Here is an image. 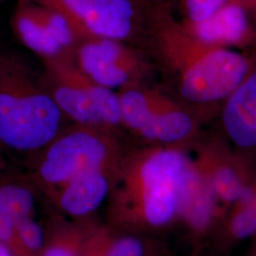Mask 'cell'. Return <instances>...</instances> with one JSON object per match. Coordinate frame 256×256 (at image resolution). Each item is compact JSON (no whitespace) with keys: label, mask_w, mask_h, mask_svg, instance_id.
I'll use <instances>...</instances> for the list:
<instances>
[{"label":"cell","mask_w":256,"mask_h":256,"mask_svg":"<svg viewBox=\"0 0 256 256\" xmlns=\"http://www.w3.org/2000/svg\"><path fill=\"white\" fill-rule=\"evenodd\" d=\"M102 256H144V247L137 238L124 236L113 241Z\"/></svg>","instance_id":"obj_21"},{"label":"cell","mask_w":256,"mask_h":256,"mask_svg":"<svg viewBox=\"0 0 256 256\" xmlns=\"http://www.w3.org/2000/svg\"><path fill=\"white\" fill-rule=\"evenodd\" d=\"M131 1L148 12H153L156 10L172 4L171 0H131Z\"/></svg>","instance_id":"obj_23"},{"label":"cell","mask_w":256,"mask_h":256,"mask_svg":"<svg viewBox=\"0 0 256 256\" xmlns=\"http://www.w3.org/2000/svg\"><path fill=\"white\" fill-rule=\"evenodd\" d=\"M164 92L148 82H136L117 90L122 128L142 138L155 114Z\"/></svg>","instance_id":"obj_14"},{"label":"cell","mask_w":256,"mask_h":256,"mask_svg":"<svg viewBox=\"0 0 256 256\" xmlns=\"http://www.w3.org/2000/svg\"><path fill=\"white\" fill-rule=\"evenodd\" d=\"M115 170H93L81 174L60 187L59 202L64 212L84 216L97 210L106 198Z\"/></svg>","instance_id":"obj_13"},{"label":"cell","mask_w":256,"mask_h":256,"mask_svg":"<svg viewBox=\"0 0 256 256\" xmlns=\"http://www.w3.org/2000/svg\"><path fill=\"white\" fill-rule=\"evenodd\" d=\"M16 245L28 252H37L44 244L42 228L30 216L16 220Z\"/></svg>","instance_id":"obj_20"},{"label":"cell","mask_w":256,"mask_h":256,"mask_svg":"<svg viewBox=\"0 0 256 256\" xmlns=\"http://www.w3.org/2000/svg\"><path fill=\"white\" fill-rule=\"evenodd\" d=\"M180 22L192 36L210 46L238 52L256 46V18L240 3L228 4L202 21Z\"/></svg>","instance_id":"obj_8"},{"label":"cell","mask_w":256,"mask_h":256,"mask_svg":"<svg viewBox=\"0 0 256 256\" xmlns=\"http://www.w3.org/2000/svg\"><path fill=\"white\" fill-rule=\"evenodd\" d=\"M41 76L58 108L70 124L122 128L117 92L92 81L72 59L42 62Z\"/></svg>","instance_id":"obj_5"},{"label":"cell","mask_w":256,"mask_h":256,"mask_svg":"<svg viewBox=\"0 0 256 256\" xmlns=\"http://www.w3.org/2000/svg\"><path fill=\"white\" fill-rule=\"evenodd\" d=\"M66 122L41 72L18 54L0 52V142L20 152H38Z\"/></svg>","instance_id":"obj_2"},{"label":"cell","mask_w":256,"mask_h":256,"mask_svg":"<svg viewBox=\"0 0 256 256\" xmlns=\"http://www.w3.org/2000/svg\"><path fill=\"white\" fill-rule=\"evenodd\" d=\"M30 1L63 14L86 37L116 39L147 52L154 12H148L131 0Z\"/></svg>","instance_id":"obj_6"},{"label":"cell","mask_w":256,"mask_h":256,"mask_svg":"<svg viewBox=\"0 0 256 256\" xmlns=\"http://www.w3.org/2000/svg\"><path fill=\"white\" fill-rule=\"evenodd\" d=\"M182 21L198 22L210 18L222 7L230 3L247 6L256 18V0H176Z\"/></svg>","instance_id":"obj_18"},{"label":"cell","mask_w":256,"mask_h":256,"mask_svg":"<svg viewBox=\"0 0 256 256\" xmlns=\"http://www.w3.org/2000/svg\"><path fill=\"white\" fill-rule=\"evenodd\" d=\"M0 256H14L12 248L0 241Z\"/></svg>","instance_id":"obj_25"},{"label":"cell","mask_w":256,"mask_h":256,"mask_svg":"<svg viewBox=\"0 0 256 256\" xmlns=\"http://www.w3.org/2000/svg\"><path fill=\"white\" fill-rule=\"evenodd\" d=\"M194 160L216 200L239 203L248 185L241 166L232 156L218 146L209 144Z\"/></svg>","instance_id":"obj_11"},{"label":"cell","mask_w":256,"mask_h":256,"mask_svg":"<svg viewBox=\"0 0 256 256\" xmlns=\"http://www.w3.org/2000/svg\"><path fill=\"white\" fill-rule=\"evenodd\" d=\"M221 124L236 146L256 149V68L221 104Z\"/></svg>","instance_id":"obj_9"},{"label":"cell","mask_w":256,"mask_h":256,"mask_svg":"<svg viewBox=\"0 0 256 256\" xmlns=\"http://www.w3.org/2000/svg\"><path fill=\"white\" fill-rule=\"evenodd\" d=\"M34 205L32 191L20 183H0V209L10 214L14 220L30 216Z\"/></svg>","instance_id":"obj_17"},{"label":"cell","mask_w":256,"mask_h":256,"mask_svg":"<svg viewBox=\"0 0 256 256\" xmlns=\"http://www.w3.org/2000/svg\"></svg>","instance_id":"obj_26"},{"label":"cell","mask_w":256,"mask_h":256,"mask_svg":"<svg viewBox=\"0 0 256 256\" xmlns=\"http://www.w3.org/2000/svg\"><path fill=\"white\" fill-rule=\"evenodd\" d=\"M43 256H77V254L66 246L54 245L46 248Z\"/></svg>","instance_id":"obj_24"},{"label":"cell","mask_w":256,"mask_h":256,"mask_svg":"<svg viewBox=\"0 0 256 256\" xmlns=\"http://www.w3.org/2000/svg\"><path fill=\"white\" fill-rule=\"evenodd\" d=\"M128 190L142 218L154 227L168 225L182 216L184 205L203 178L196 160L180 147L158 146L134 156L124 168Z\"/></svg>","instance_id":"obj_3"},{"label":"cell","mask_w":256,"mask_h":256,"mask_svg":"<svg viewBox=\"0 0 256 256\" xmlns=\"http://www.w3.org/2000/svg\"><path fill=\"white\" fill-rule=\"evenodd\" d=\"M72 61L92 81L115 92L131 84L148 82L156 70L144 50L104 37L84 39Z\"/></svg>","instance_id":"obj_7"},{"label":"cell","mask_w":256,"mask_h":256,"mask_svg":"<svg viewBox=\"0 0 256 256\" xmlns=\"http://www.w3.org/2000/svg\"><path fill=\"white\" fill-rule=\"evenodd\" d=\"M147 54L171 80L176 97L194 110L222 104L256 68L246 52L210 46L192 36L174 18L172 4L151 18Z\"/></svg>","instance_id":"obj_1"},{"label":"cell","mask_w":256,"mask_h":256,"mask_svg":"<svg viewBox=\"0 0 256 256\" xmlns=\"http://www.w3.org/2000/svg\"><path fill=\"white\" fill-rule=\"evenodd\" d=\"M10 26L19 43L38 56L42 62L70 59L50 36L34 2L16 0Z\"/></svg>","instance_id":"obj_12"},{"label":"cell","mask_w":256,"mask_h":256,"mask_svg":"<svg viewBox=\"0 0 256 256\" xmlns=\"http://www.w3.org/2000/svg\"><path fill=\"white\" fill-rule=\"evenodd\" d=\"M196 111L164 92L155 114L142 138L158 146L180 147L198 135Z\"/></svg>","instance_id":"obj_10"},{"label":"cell","mask_w":256,"mask_h":256,"mask_svg":"<svg viewBox=\"0 0 256 256\" xmlns=\"http://www.w3.org/2000/svg\"><path fill=\"white\" fill-rule=\"evenodd\" d=\"M0 241L9 246L12 252L16 246V220L2 209H0Z\"/></svg>","instance_id":"obj_22"},{"label":"cell","mask_w":256,"mask_h":256,"mask_svg":"<svg viewBox=\"0 0 256 256\" xmlns=\"http://www.w3.org/2000/svg\"><path fill=\"white\" fill-rule=\"evenodd\" d=\"M230 229L238 239L256 236V194L252 202L239 205V210L230 220Z\"/></svg>","instance_id":"obj_19"},{"label":"cell","mask_w":256,"mask_h":256,"mask_svg":"<svg viewBox=\"0 0 256 256\" xmlns=\"http://www.w3.org/2000/svg\"><path fill=\"white\" fill-rule=\"evenodd\" d=\"M115 132L102 126H66L40 152L37 178L60 188L74 178L93 170L120 171V156Z\"/></svg>","instance_id":"obj_4"},{"label":"cell","mask_w":256,"mask_h":256,"mask_svg":"<svg viewBox=\"0 0 256 256\" xmlns=\"http://www.w3.org/2000/svg\"><path fill=\"white\" fill-rule=\"evenodd\" d=\"M36 4L39 16L46 26L50 36L55 43L62 48L64 54L72 59L76 46L84 39L88 37L86 36L63 14L46 6L39 5L37 3Z\"/></svg>","instance_id":"obj_15"},{"label":"cell","mask_w":256,"mask_h":256,"mask_svg":"<svg viewBox=\"0 0 256 256\" xmlns=\"http://www.w3.org/2000/svg\"><path fill=\"white\" fill-rule=\"evenodd\" d=\"M216 202V198L203 176V180L194 188L185 203L182 216L192 229L203 230L210 225Z\"/></svg>","instance_id":"obj_16"}]
</instances>
